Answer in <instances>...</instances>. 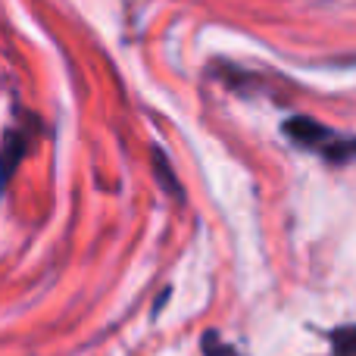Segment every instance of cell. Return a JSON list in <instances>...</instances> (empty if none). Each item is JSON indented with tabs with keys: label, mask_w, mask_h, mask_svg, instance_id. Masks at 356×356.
<instances>
[{
	"label": "cell",
	"mask_w": 356,
	"mask_h": 356,
	"mask_svg": "<svg viewBox=\"0 0 356 356\" xmlns=\"http://www.w3.org/2000/svg\"><path fill=\"white\" fill-rule=\"evenodd\" d=\"M284 135H288L291 141L303 144V147H322V144H328L334 138L325 125L309 116H291L288 122H284Z\"/></svg>",
	"instance_id": "obj_1"
},
{
	"label": "cell",
	"mask_w": 356,
	"mask_h": 356,
	"mask_svg": "<svg viewBox=\"0 0 356 356\" xmlns=\"http://www.w3.org/2000/svg\"><path fill=\"white\" fill-rule=\"evenodd\" d=\"M25 150H29V138H25L22 131H10V135L3 138V147H0V188L10 181L13 172H16V166L25 156Z\"/></svg>",
	"instance_id": "obj_2"
},
{
	"label": "cell",
	"mask_w": 356,
	"mask_h": 356,
	"mask_svg": "<svg viewBox=\"0 0 356 356\" xmlns=\"http://www.w3.org/2000/svg\"><path fill=\"white\" fill-rule=\"evenodd\" d=\"M332 347H334V356H356V325L338 328L332 334Z\"/></svg>",
	"instance_id": "obj_4"
},
{
	"label": "cell",
	"mask_w": 356,
	"mask_h": 356,
	"mask_svg": "<svg viewBox=\"0 0 356 356\" xmlns=\"http://www.w3.org/2000/svg\"><path fill=\"white\" fill-rule=\"evenodd\" d=\"M154 172H156V178H160L163 191H169V194H172L175 200L181 203L184 200V191H181V184H178V178L172 172V163H169V156L163 154L160 147H154Z\"/></svg>",
	"instance_id": "obj_3"
},
{
	"label": "cell",
	"mask_w": 356,
	"mask_h": 356,
	"mask_svg": "<svg viewBox=\"0 0 356 356\" xmlns=\"http://www.w3.org/2000/svg\"><path fill=\"white\" fill-rule=\"evenodd\" d=\"M203 353H207V356H234L228 347H222V341H219V334H216V332L203 334Z\"/></svg>",
	"instance_id": "obj_5"
}]
</instances>
